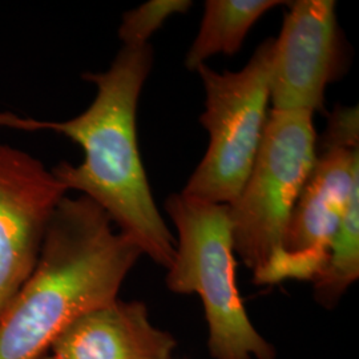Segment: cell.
<instances>
[{"instance_id":"6da1fadb","label":"cell","mask_w":359,"mask_h":359,"mask_svg":"<svg viewBox=\"0 0 359 359\" xmlns=\"http://www.w3.org/2000/svg\"><path fill=\"white\" fill-rule=\"evenodd\" d=\"M154 65L151 44L126 47L112 65L99 74H84L96 86L90 107L65 121H43L0 112V127L27 132L52 130L79 144L84 160L52 168L68 191H77L100 206L118 231L157 265L168 269L176 240L154 203L137 142L136 114L145 80Z\"/></svg>"},{"instance_id":"7a4b0ae2","label":"cell","mask_w":359,"mask_h":359,"mask_svg":"<svg viewBox=\"0 0 359 359\" xmlns=\"http://www.w3.org/2000/svg\"><path fill=\"white\" fill-rule=\"evenodd\" d=\"M142 250L86 196L56 206L36 265L0 318V359H39L77 317L118 298Z\"/></svg>"},{"instance_id":"3957f363","label":"cell","mask_w":359,"mask_h":359,"mask_svg":"<svg viewBox=\"0 0 359 359\" xmlns=\"http://www.w3.org/2000/svg\"><path fill=\"white\" fill-rule=\"evenodd\" d=\"M176 231V253L165 283L176 294H197L213 359H277L273 344L257 330L237 287L228 205L176 193L165 201Z\"/></svg>"},{"instance_id":"277c9868","label":"cell","mask_w":359,"mask_h":359,"mask_svg":"<svg viewBox=\"0 0 359 359\" xmlns=\"http://www.w3.org/2000/svg\"><path fill=\"white\" fill-rule=\"evenodd\" d=\"M273 51L274 38H269L237 72H216L206 65L197 69L205 90L200 121L210 140L181 192L184 196L231 205L244 188L269 117Z\"/></svg>"},{"instance_id":"5b68a950","label":"cell","mask_w":359,"mask_h":359,"mask_svg":"<svg viewBox=\"0 0 359 359\" xmlns=\"http://www.w3.org/2000/svg\"><path fill=\"white\" fill-rule=\"evenodd\" d=\"M313 114L270 111L255 165L237 198L228 205L234 255L253 277L269 265L316 160Z\"/></svg>"},{"instance_id":"8992f818","label":"cell","mask_w":359,"mask_h":359,"mask_svg":"<svg viewBox=\"0 0 359 359\" xmlns=\"http://www.w3.org/2000/svg\"><path fill=\"white\" fill-rule=\"evenodd\" d=\"M357 185L358 107H338L329 117L321 140H317L316 160L290 215L281 250L253 277L255 283L313 281Z\"/></svg>"},{"instance_id":"52a82bcc","label":"cell","mask_w":359,"mask_h":359,"mask_svg":"<svg viewBox=\"0 0 359 359\" xmlns=\"http://www.w3.org/2000/svg\"><path fill=\"white\" fill-rule=\"evenodd\" d=\"M280 36L274 39L270 103L276 111H323L329 84L344 76L348 56L334 0L287 4Z\"/></svg>"},{"instance_id":"ba28073f","label":"cell","mask_w":359,"mask_h":359,"mask_svg":"<svg viewBox=\"0 0 359 359\" xmlns=\"http://www.w3.org/2000/svg\"><path fill=\"white\" fill-rule=\"evenodd\" d=\"M65 193L38 158L0 142V318L35 268Z\"/></svg>"},{"instance_id":"9c48e42d","label":"cell","mask_w":359,"mask_h":359,"mask_svg":"<svg viewBox=\"0 0 359 359\" xmlns=\"http://www.w3.org/2000/svg\"><path fill=\"white\" fill-rule=\"evenodd\" d=\"M177 341L151 321L142 301L114 302L77 317L52 342L55 359H172Z\"/></svg>"},{"instance_id":"30bf717a","label":"cell","mask_w":359,"mask_h":359,"mask_svg":"<svg viewBox=\"0 0 359 359\" xmlns=\"http://www.w3.org/2000/svg\"><path fill=\"white\" fill-rule=\"evenodd\" d=\"M289 1L208 0L198 34L185 56V67L196 71L218 53L234 55L262 15Z\"/></svg>"},{"instance_id":"8fae6325","label":"cell","mask_w":359,"mask_h":359,"mask_svg":"<svg viewBox=\"0 0 359 359\" xmlns=\"http://www.w3.org/2000/svg\"><path fill=\"white\" fill-rule=\"evenodd\" d=\"M359 277V185L350 194L327 256L313 278V295L325 309H334Z\"/></svg>"},{"instance_id":"7c38bea8","label":"cell","mask_w":359,"mask_h":359,"mask_svg":"<svg viewBox=\"0 0 359 359\" xmlns=\"http://www.w3.org/2000/svg\"><path fill=\"white\" fill-rule=\"evenodd\" d=\"M191 7V0L147 1L124 13L118 28V38L126 47L147 46L154 32L164 26L169 18L177 13H185Z\"/></svg>"},{"instance_id":"4fadbf2b","label":"cell","mask_w":359,"mask_h":359,"mask_svg":"<svg viewBox=\"0 0 359 359\" xmlns=\"http://www.w3.org/2000/svg\"><path fill=\"white\" fill-rule=\"evenodd\" d=\"M39 359H55L52 357L51 354H46V355H43V357H40Z\"/></svg>"}]
</instances>
